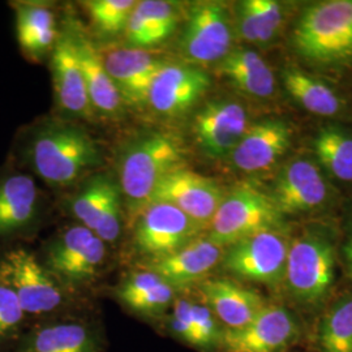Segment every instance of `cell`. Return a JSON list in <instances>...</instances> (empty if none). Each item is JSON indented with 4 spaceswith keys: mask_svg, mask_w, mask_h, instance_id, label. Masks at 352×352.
Returning <instances> with one entry per match:
<instances>
[{
    "mask_svg": "<svg viewBox=\"0 0 352 352\" xmlns=\"http://www.w3.org/2000/svg\"><path fill=\"white\" fill-rule=\"evenodd\" d=\"M340 230L314 222L292 234L278 302L286 304L311 327L337 294Z\"/></svg>",
    "mask_w": 352,
    "mask_h": 352,
    "instance_id": "cell-1",
    "label": "cell"
},
{
    "mask_svg": "<svg viewBox=\"0 0 352 352\" xmlns=\"http://www.w3.org/2000/svg\"><path fill=\"white\" fill-rule=\"evenodd\" d=\"M17 154L21 162L54 187L74 183L102 162L96 140L74 124L43 123L32 126L20 140Z\"/></svg>",
    "mask_w": 352,
    "mask_h": 352,
    "instance_id": "cell-2",
    "label": "cell"
},
{
    "mask_svg": "<svg viewBox=\"0 0 352 352\" xmlns=\"http://www.w3.org/2000/svg\"><path fill=\"white\" fill-rule=\"evenodd\" d=\"M0 280L16 294L30 325L54 317L93 309L89 299L68 291L23 244L0 251Z\"/></svg>",
    "mask_w": 352,
    "mask_h": 352,
    "instance_id": "cell-3",
    "label": "cell"
},
{
    "mask_svg": "<svg viewBox=\"0 0 352 352\" xmlns=\"http://www.w3.org/2000/svg\"><path fill=\"white\" fill-rule=\"evenodd\" d=\"M295 51L320 67L352 64V0H327L309 6L292 33Z\"/></svg>",
    "mask_w": 352,
    "mask_h": 352,
    "instance_id": "cell-4",
    "label": "cell"
},
{
    "mask_svg": "<svg viewBox=\"0 0 352 352\" xmlns=\"http://www.w3.org/2000/svg\"><path fill=\"white\" fill-rule=\"evenodd\" d=\"M109 244L81 225L65 227L47 240L38 254L65 289L89 299L109 265Z\"/></svg>",
    "mask_w": 352,
    "mask_h": 352,
    "instance_id": "cell-5",
    "label": "cell"
},
{
    "mask_svg": "<svg viewBox=\"0 0 352 352\" xmlns=\"http://www.w3.org/2000/svg\"><path fill=\"white\" fill-rule=\"evenodd\" d=\"M179 167H183V149L171 135L148 132L132 140L119 160V186L128 212L136 217L164 176Z\"/></svg>",
    "mask_w": 352,
    "mask_h": 352,
    "instance_id": "cell-6",
    "label": "cell"
},
{
    "mask_svg": "<svg viewBox=\"0 0 352 352\" xmlns=\"http://www.w3.org/2000/svg\"><path fill=\"white\" fill-rule=\"evenodd\" d=\"M292 234L287 226L266 230L225 248L222 276L245 285H260L279 300Z\"/></svg>",
    "mask_w": 352,
    "mask_h": 352,
    "instance_id": "cell-7",
    "label": "cell"
},
{
    "mask_svg": "<svg viewBox=\"0 0 352 352\" xmlns=\"http://www.w3.org/2000/svg\"><path fill=\"white\" fill-rule=\"evenodd\" d=\"M309 337V327L286 304L272 300L250 324L225 330L218 352H296Z\"/></svg>",
    "mask_w": 352,
    "mask_h": 352,
    "instance_id": "cell-8",
    "label": "cell"
},
{
    "mask_svg": "<svg viewBox=\"0 0 352 352\" xmlns=\"http://www.w3.org/2000/svg\"><path fill=\"white\" fill-rule=\"evenodd\" d=\"M285 226V217L269 195L252 186H239L225 195L205 235L227 248L254 234Z\"/></svg>",
    "mask_w": 352,
    "mask_h": 352,
    "instance_id": "cell-9",
    "label": "cell"
},
{
    "mask_svg": "<svg viewBox=\"0 0 352 352\" xmlns=\"http://www.w3.org/2000/svg\"><path fill=\"white\" fill-rule=\"evenodd\" d=\"M204 232L201 226L174 205L151 202L135 217L131 248L139 264L166 257Z\"/></svg>",
    "mask_w": 352,
    "mask_h": 352,
    "instance_id": "cell-10",
    "label": "cell"
},
{
    "mask_svg": "<svg viewBox=\"0 0 352 352\" xmlns=\"http://www.w3.org/2000/svg\"><path fill=\"white\" fill-rule=\"evenodd\" d=\"M107 336L93 309L39 321L28 327L13 352H106Z\"/></svg>",
    "mask_w": 352,
    "mask_h": 352,
    "instance_id": "cell-11",
    "label": "cell"
},
{
    "mask_svg": "<svg viewBox=\"0 0 352 352\" xmlns=\"http://www.w3.org/2000/svg\"><path fill=\"white\" fill-rule=\"evenodd\" d=\"M269 196L282 217H294L327 209L334 189L316 161L299 157L279 170Z\"/></svg>",
    "mask_w": 352,
    "mask_h": 352,
    "instance_id": "cell-12",
    "label": "cell"
},
{
    "mask_svg": "<svg viewBox=\"0 0 352 352\" xmlns=\"http://www.w3.org/2000/svg\"><path fill=\"white\" fill-rule=\"evenodd\" d=\"M232 21L226 6L200 1L190 7L179 39V50L189 63H219L231 51Z\"/></svg>",
    "mask_w": 352,
    "mask_h": 352,
    "instance_id": "cell-13",
    "label": "cell"
},
{
    "mask_svg": "<svg viewBox=\"0 0 352 352\" xmlns=\"http://www.w3.org/2000/svg\"><path fill=\"white\" fill-rule=\"evenodd\" d=\"M153 329L196 352L219 351L226 330L195 289L179 291L171 308Z\"/></svg>",
    "mask_w": 352,
    "mask_h": 352,
    "instance_id": "cell-14",
    "label": "cell"
},
{
    "mask_svg": "<svg viewBox=\"0 0 352 352\" xmlns=\"http://www.w3.org/2000/svg\"><path fill=\"white\" fill-rule=\"evenodd\" d=\"M123 193L118 182L107 175H97L81 187L69 205L78 225L87 227L109 245L123 238Z\"/></svg>",
    "mask_w": 352,
    "mask_h": 352,
    "instance_id": "cell-15",
    "label": "cell"
},
{
    "mask_svg": "<svg viewBox=\"0 0 352 352\" xmlns=\"http://www.w3.org/2000/svg\"><path fill=\"white\" fill-rule=\"evenodd\" d=\"M41 195L33 176L14 168L0 173V251L37 227Z\"/></svg>",
    "mask_w": 352,
    "mask_h": 352,
    "instance_id": "cell-16",
    "label": "cell"
},
{
    "mask_svg": "<svg viewBox=\"0 0 352 352\" xmlns=\"http://www.w3.org/2000/svg\"><path fill=\"white\" fill-rule=\"evenodd\" d=\"M225 195L214 179L179 167L164 176L153 192L149 204L174 205L206 231Z\"/></svg>",
    "mask_w": 352,
    "mask_h": 352,
    "instance_id": "cell-17",
    "label": "cell"
},
{
    "mask_svg": "<svg viewBox=\"0 0 352 352\" xmlns=\"http://www.w3.org/2000/svg\"><path fill=\"white\" fill-rule=\"evenodd\" d=\"M179 291L149 269L136 266L109 289L126 314L154 327L175 302Z\"/></svg>",
    "mask_w": 352,
    "mask_h": 352,
    "instance_id": "cell-18",
    "label": "cell"
},
{
    "mask_svg": "<svg viewBox=\"0 0 352 352\" xmlns=\"http://www.w3.org/2000/svg\"><path fill=\"white\" fill-rule=\"evenodd\" d=\"M227 330L250 324L272 298L261 291L226 276H212L192 287Z\"/></svg>",
    "mask_w": 352,
    "mask_h": 352,
    "instance_id": "cell-19",
    "label": "cell"
},
{
    "mask_svg": "<svg viewBox=\"0 0 352 352\" xmlns=\"http://www.w3.org/2000/svg\"><path fill=\"white\" fill-rule=\"evenodd\" d=\"M225 254V248L209 239L205 232L177 251L157 260L139 263L164 278L177 291L192 289L214 276Z\"/></svg>",
    "mask_w": 352,
    "mask_h": 352,
    "instance_id": "cell-20",
    "label": "cell"
},
{
    "mask_svg": "<svg viewBox=\"0 0 352 352\" xmlns=\"http://www.w3.org/2000/svg\"><path fill=\"white\" fill-rule=\"evenodd\" d=\"M248 126L250 118L241 103L217 100L196 113L193 133L202 153L210 158H225L236 148Z\"/></svg>",
    "mask_w": 352,
    "mask_h": 352,
    "instance_id": "cell-21",
    "label": "cell"
},
{
    "mask_svg": "<svg viewBox=\"0 0 352 352\" xmlns=\"http://www.w3.org/2000/svg\"><path fill=\"white\" fill-rule=\"evenodd\" d=\"M210 87V78L192 64L166 63L154 77L148 103L162 116H179L192 109Z\"/></svg>",
    "mask_w": 352,
    "mask_h": 352,
    "instance_id": "cell-22",
    "label": "cell"
},
{
    "mask_svg": "<svg viewBox=\"0 0 352 352\" xmlns=\"http://www.w3.org/2000/svg\"><path fill=\"white\" fill-rule=\"evenodd\" d=\"M101 55L104 68L124 104L142 106L148 103L153 80L167 62L151 51L131 47L104 51Z\"/></svg>",
    "mask_w": 352,
    "mask_h": 352,
    "instance_id": "cell-23",
    "label": "cell"
},
{
    "mask_svg": "<svg viewBox=\"0 0 352 352\" xmlns=\"http://www.w3.org/2000/svg\"><path fill=\"white\" fill-rule=\"evenodd\" d=\"M292 141L291 126L280 119H264L250 124L230 154V162L247 174L269 170L287 153Z\"/></svg>",
    "mask_w": 352,
    "mask_h": 352,
    "instance_id": "cell-24",
    "label": "cell"
},
{
    "mask_svg": "<svg viewBox=\"0 0 352 352\" xmlns=\"http://www.w3.org/2000/svg\"><path fill=\"white\" fill-rule=\"evenodd\" d=\"M67 32L72 39L94 113L97 111L107 118H119L123 113L124 102L104 68L101 52L75 23L68 25Z\"/></svg>",
    "mask_w": 352,
    "mask_h": 352,
    "instance_id": "cell-25",
    "label": "cell"
},
{
    "mask_svg": "<svg viewBox=\"0 0 352 352\" xmlns=\"http://www.w3.org/2000/svg\"><path fill=\"white\" fill-rule=\"evenodd\" d=\"M50 58L52 87L60 109L78 118H93L94 110L67 30L59 34Z\"/></svg>",
    "mask_w": 352,
    "mask_h": 352,
    "instance_id": "cell-26",
    "label": "cell"
},
{
    "mask_svg": "<svg viewBox=\"0 0 352 352\" xmlns=\"http://www.w3.org/2000/svg\"><path fill=\"white\" fill-rule=\"evenodd\" d=\"M307 352H352V285L338 289L317 316L305 344Z\"/></svg>",
    "mask_w": 352,
    "mask_h": 352,
    "instance_id": "cell-27",
    "label": "cell"
},
{
    "mask_svg": "<svg viewBox=\"0 0 352 352\" xmlns=\"http://www.w3.org/2000/svg\"><path fill=\"white\" fill-rule=\"evenodd\" d=\"M12 8L20 50L29 60H42L54 50L59 38L55 13L39 1H13Z\"/></svg>",
    "mask_w": 352,
    "mask_h": 352,
    "instance_id": "cell-28",
    "label": "cell"
},
{
    "mask_svg": "<svg viewBox=\"0 0 352 352\" xmlns=\"http://www.w3.org/2000/svg\"><path fill=\"white\" fill-rule=\"evenodd\" d=\"M218 72L245 96L269 98L276 93V76L270 65L256 51L231 50L218 63Z\"/></svg>",
    "mask_w": 352,
    "mask_h": 352,
    "instance_id": "cell-29",
    "label": "cell"
},
{
    "mask_svg": "<svg viewBox=\"0 0 352 352\" xmlns=\"http://www.w3.org/2000/svg\"><path fill=\"white\" fill-rule=\"evenodd\" d=\"M282 80L291 98L305 111L318 116H334L342 111L343 103L337 91L315 76L287 67Z\"/></svg>",
    "mask_w": 352,
    "mask_h": 352,
    "instance_id": "cell-30",
    "label": "cell"
},
{
    "mask_svg": "<svg viewBox=\"0 0 352 352\" xmlns=\"http://www.w3.org/2000/svg\"><path fill=\"white\" fill-rule=\"evenodd\" d=\"M236 16L240 37L253 45L273 42L285 23L283 7L274 0L241 1Z\"/></svg>",
    "mask_w": 352,
    "mask_h": 352,
    "instance_id": "cell-31",
    "label": "cell"
},
{
    "mask_svg": "<svg viewBox=\"0 0 352 352\" xmlns=\"http://www.w3.org/2000/svg\"><path fill=\"white\" fill-rule=\"evenodd\" d=\"M316 162L327 175L352 182V135L340 126H321L314 139Z\"/></svg>",
    "mask_w": 352,
    "mask_h": 352,
    "instance_id": "cell-32",
    "label": "cell"
},
{
    "mask_svg": "<svg viewBox=\"0 0 352 352\" xmlns=\"http://www.w3.org/2000/svg\"><path fill=\"white\" fill-rule=\"evenodd\" d=\"M30 321L12 289L0 280V352H13Z\"/></svg>",
    "mask_w": 352,
    "mask_h": 352,
    "instance_id": "cell-33",
    "label": "cell"
},
{
    "mask_svg": "<svg viewBox=\"0 0 352 352\" xmlns=\"http://www.w3.org/2000/svg\"><path fill=\"white\" fill-rule=\"evenodd\" d=\"M136 3L133 0H91L87 3L96 32L107 38L124 33Z\"/></svg>",
    "mask_w": 352,
    "mask_h": 352,
    "instance_id": "cell-34",
    "label": "cell"
},
{
    "mask_svg": "<svg viewBox=\"0 0 352 352\" xmlns=\"http://www.w3.org/2000/svg\"><path fill=\"white\" fill-rule=\"evenodd\" d=\"M135 10L151 28L154 46L171 37L179 24L177 7L171 1L142 0L136 3Z\"/></svg>",
    "mask_w": 352,
    "mask_h": 352,
    "instance_id": "cell-35",
    "label": "cell"
},
{
    "mask_svg": "<svg viewBox=\"0 0 352 352\" xmlns=\"http://www.w3.org/2000/svg\"><path fill=\"white\" fill-rule=\"evenodd\" d=\"M340 263L342 276L352 285V210L340 231Z\"/></svg>",
    "mask_w": 352,
    "mask_h": 352,
    "instance_id": "cell-36",
    "label": "cell"
},
{
    "mask_svg": "<svg viewBox=\"0 0 352 352\" xmlns=\"http://www.w3.org/2000/svg\"><path fill=\"white\" fill-rule=\"evenodd\" d=\"M296 352H298V351H296Z\"/></svg>",
    "mask_w": 352,
    "mask_h": 352,
    "instance_id": "cell-37",
    "label": "cell"
}]
</instances>
